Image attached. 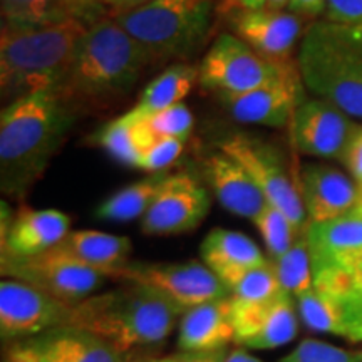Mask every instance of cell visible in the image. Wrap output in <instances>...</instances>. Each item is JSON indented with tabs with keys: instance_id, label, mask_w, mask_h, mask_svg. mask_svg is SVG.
Instances as JSON below:
<instances>
[{
	"instance_id": "cell-1",
	"label": "cell",
	"mask_w": 362,
	"mask_h": 362,
	"mask_svg": "<svg viewBox=\"0 0 362 362\" xmlns=\"http://www.w3.org/2000/svg\"><path fill=\"white\" fill-rule=\"evenodd\" d=\"M76 110L52 90L8 103L0 112V188L22 198L47 170L64 143Z\"/></svg>"
},
{
	"instance_id": "cell-2",
	"label": "cell",
	"mask_w": 362,
	"mask_h": 362,
	"mask_svg": "<svg viewBox=\"0 0 362 362\" xmlns=\"http://www.w3.org/2000/svg\"><path fill=\"white\" fill-rule=\"evenodd\" d=\"M151 59L112 17L93 22L81 37L57 93L78 107L117 101L138 83Z\"/></svg>"
},
{
	"instance_id": "cell-3",
	"label": "cell",
	"mask_w": 362,
	"mask_h": 362,
	"mask_svg": "<svg viewBox=\"0 0 362 362\" xmlns=\"http://www.w3.org/2000/svg\"><path fill=\"white\" fill-rule=\"evenodd\" d=\"M78 19L40 27H6L0 35V93L4 103L59 89L88 29Z\"/></svg>"
},
{
	"instance_id": "cell-4",
	"label": "cell",
	"mask_w": 362,
	"mask_h": 362,
	"mask_svg": "<svg viewBox=\"0 0 362 362\" xmlns=\"http://www.w3.org/2000/svg\"><path fill=\"white\" fill-rule=\"evenodd\" d=\"M183 312L163 293L129 284V287L90 296L72 305L66 325L94 334L124 354L133 347L168 337Z\"/></svg>"
},
{
	"instance_id": "cell-5",
	"label": "cell",
	"mask_w": 362,
	"mask_h": 362,
	"mask_svg": "<svg viewBox=\"0 0 362 362\" xmlns=\"http://www.w3.org/2000/svg\"><path fill=\"white\" fill-rule=\"evenodd\" d=\"M298 72L315 98L362 119V25L310 24L298 51Z\"/></svg>"
},
{
	"instance_id": "cell-6",
	"label": "cell",
	"mask_w": 362,
	"mask_h": 362,
	"mask_svg": "<svg viewBox=\"0 0 362 362\" xmlns=\"http://www.w3.org/2000/svg\"><path fill=\"white\" fill-rule=\"evenodd\" d=\"M215 0H153L115 16L153 62L187 59L198 51L211 25Z\"/></svg>"
},
{
	"instance_id": "cell-7",
	"label": "cell",
	"mask_w": 362,
	"mask_h": 362,
	"mask_svg": "<svg viewBox=\"0 0 362 362\" xmlns=\"http://www.w3.org/2000/svg\"><path fill=\"white\" fill-rule=\"evenodd\" d=\"M2 275L33 285L69 305L94 296L107 279L56 247L35 257L2 255Z\"/></svg>"
},
{
	"instance_id": "cell-8",
	"label": "cell",
	"mask_w": 362,
	"mask_h": 362,
	"mask_svg": "<svg viewBox=\"0 0 362 362\" xmlns=\"http://www.w3.org/2000/svg\"><path fill=\"white\" fill-rule=\"evenodd\" d=\"M220 151L233 158L264 192L267 202L292 221L298 233H305L307 211L298 189L274 146L248 134H232L220 141Z\"/></svg>"
},
{
	"instance_id": "cell-9",
	"label": "cell",
	"mask_w": 362,
	"mask_h": 362,
	"mask_svg": "<svg viewBox=\"0 0 362 362\" xmlns=\"http://www.w3.org/2000/svg\"><path fill=\"white\" fill-rule=\"evenodd\" d=\"M287 61H274L233 34H221L198 67V83L218 98L250 93L277 76Z\"/></svg>"
},
{
	"instance_id": "cell-10",
	"label": "cell",
	"mask_w": 362,
	"mask_h": 362,
	"mask_svg": "<svg viewBox=\"0 0 362 362\" xmlns=\"http://www.w3.org/2000/svg\"><path fill=\"white\" fill-rule=\"evenodd\" d=\"M112 279L153 288L183 310L230 297L228 287L205 264L197 260L181 264L128 262Z\"/></svg>"
},
{
	"instance_id": "cell-11",
	"label": "cell",
	"mask_w": 362,
	"mask_h": 362,
	"mask_svg": "<svg viewBox=\"0 0 362 362\" xmlns=\"http://www.w3.org/2000/svg\"><path fill=\"white\" fill-rule=\"evenodd\" d=\"M71 309L72 305L25 282L12 279L0 282V334L4 341L19 342L64 327Z\"/></svg>"
},
{
	"instance_id": "cell-12",
	"label": "cell",
	"mask_w": 362,
	"mask_h": 362,
	"mask_svg": "<svg viewBox=\"0 0 362 362\" xmlns=\"http://www.w3.org/2000/svg\"><path fill=\"white\" fill-rule=\"evenodd\" d=\"M293 144L300 153L324 160H344L359 131L349 115L320 98L304 99L292 116Z\"/></svg>"
},
{
	"instance_id": "cell-13",
	"label": "cell",
	"mask_w": 362,
	"mask_h": 362,
	"mask_svg": "<svg viewBox=\"0 0 362 362\" xmlns=\"http://www.w3.org/2000/svg\"><path fill=\"white\" fill-rule=\"evenodd\" d=\"M208 189L189 173L168 175L141 220L144 235H180L192 232L210 211Z\"/></svg>"
},
{
	"instance_id": "cell-14",
	"label": "cell",
	"mask_w": 362,
	"mask_h": 362,
	"mask_svg": "<svg viewBox=\"0 0 362 362\" xmlns=\"http://www.w3.org/2000/svg\"><path fill=\"white\" fill-rule=\"evenodd\" d=\"M296 298L282 292L264 304L230 298V315L235 329L233 342L248 349H277L293 341L298 332Z\"/></svg>"
},
{
	"instance_id": "cell-15",
	"label": "cell",
	"mask_w": 362,
	"mask_h": 362,
	"mask_svg": "<svg viewBox=\"0 0 362 362\" xmlns=\"http://www.w3.org/2000/svg\"><path fill=\"white\" fill-rule=\"evenodd\" d=\"M300 79L296 67L285 62L282 71L265 84L240 96L220 98V101L238 123L282 128L292 121L302 103Z\"/></svg>"
},
{
	"instance_id": "cell-16",
	"label": "cell",
	"mask_w": 362,
	"mask_h": 362,
	"mask_svg": "<svg viewBox=\"0 0 362 362\" xmlns=\"http://www.w3.org/2000/svg\"><path fill=\"white\" fill-rule=\"evenodd\" d=\"M11 347L34 362H124L123 354L103 339L67 325L12 342Z\"/></svg>"
},
{
	"instance_id": "cell-17",
	"label": "cell",
	"mask_w": 362,
	"mask_h": 362,
	"mask_svg": "<svg viewBox=\"0 0 362 362\" xmlns=\"http://www.w3.org/2000/svg\"><path fill=\"white\" fill-rule=\"evenodd\" d=\"M312 275L349 265L362 255V202L337 218L305 228Z\"/></svg>"
},
{
	"instance_id": "cell-18",
	"label": "cell",
	"mask_w": 362,
	"mask_h": 362,
	"mask_svg": "<svg viewBox=\"0 0 362 362\" xmlns=\"http://www.w3.org/2000/svg\"><path fill=\"white\" fill-rule=\"evenodd\" d=\"M300 192L309 223L337 218L362 202L359 185L327 165H307Z\"/></svg>"
},
{
	"instance_id": "cell-19",
	"label": "cell",
	"mask_w": 362,
	"mask_h": 362,
	"mask_svg": "<svg viewBox=\"0 0 362 362\" xmlns=\"http://www.w3.org/2000/svg\"><path fill=\"white\" fill-rule=\"evenodd\" d=\"M230 25L237 37L274 61H285L302 33L300 17L292 12L270 8L237 11Z\"/></svg>"
},
{
	"instance_id": "cell-20",
	"label": "cell",
	"mask_w": 362,
	"mask_h": 362,
	"mask_svg": "<svg viewBox=\"0 0 362 362\" xmlns=\"http://www.w3.org/2000/svg\"><path fill=\"white\" fill-rule=\"evenodd\" d=\"M203 170L208 187L230 214L253 221L269 203L243 166L225 153L220 151L208 156Z\"/></svg>"
},
{
	"instance_id": "cell-21",
	"label": "cell",
	"mask_w": 362,
	"mask_h": 362,
	"mask_svg": "<svg viewBox=\"0 0 362 362\" xmlns=\"http://www.w3.org/2000/svg\"><path fill=\"white\" fill-rule=\"evenodd\" d=\"M71 218L54 208H24L2 235V255L35 257L57 247L71 232Z\"/></svg>"
},
{
	"instance_id": "cell-22",
	"label": "cell",
	"mask_w": 362,
	"mask_h": 362,
	"mask_svg": "<svg viewBox=\"0 0 362 362\" xmlns=\"http://www.w3.org/2000/svg\"><path fill=\"white\" fill-rule=\"evenodd\" d=\"M235 329L230 315V297L205 302L185 310L180 320V352L228 349Z\"/></svg>"
},
{
	"instance_id": "cell-23",
	"label": "cell",
	"mask_w": 362,
	"mask_h": 362,
	"mask_svg": "<svg viewBox=\"0 0 362 362\" xmlns=\"http://www.w3.org/2000/svg\"><path fill=\"white\" fill-rule=\"evenodd\" d=\"M203 264L230 287L248 270L269 262L255 242L247 235L226 228H214L202 242Z\"/></svg>"
},
{
	"instance_id": "cell-24",
	"label": "cell",
	"mask_w": 362,
	"mask_h": 362,
	"mask_svg": "<svg viewBox=\"0 0 362 362\" xmlns=\"http://www.w3.org/2000/svg\"><path fill=\"white\" fill-rule=\"evenodd\" d=\"M81 264L103 272L112 279L116 272L128 264L133 243L128 237L112 235L98 230H74L56 247Z\"/></svg>"
},
{
	"instance_id": "cell-25",
	"label": "cell",
	"mask_w": 362,
	"mask_h": 362,
	"mask_svg": "<svg viewBox=\"0 0 362 362\" xmlns=\"http://www.w3.org/2000/svg\"><path fill=\"white\" fill-rule=\"evenodd\" d=\"M198 81V69L189 64H173L149 83L143 96L128 115L136 121H148L156 112L181 104Z\"/></svg>"
},
{
	"instance_id": "cell-26",
	"label": "cell",
	"mask_w": 362,
	"mask_h": 362,
	"mask_svg": "<svg viewBox=\"0 0 362 362\" xmlns=\"http://www.w3.org/2000/svg\"><path fill=\"white\" fill-rule=\"evenodd\" d=\"M146 121H136L128 112L103 126L96 134V143L112 158L124 165L138 166L143 153L155 143Z\"/></svg>"
},
{
	"instance_id": "cell-27",
	"label": "cell",
	"mask_w": 362,
	"mask_h": 362,
	"mask_svg": "<svg viewBox=\"0 0 362 362\" xmlns=\"http://www.w3.org/2000/svg\"><path fill=\"white\" fill-rule=\"evenodd\" d=\"M170 173H155L148 178L131 183L112 193L96 208V216L101 220L129 221L146 215Z\"/></svg>"
},
{
	"instance_id": "cell-28",
	"label": "cell",
	"mask_w": 362,
	"mask_h": 362,
	"mask_svg": "<svg viewBox=\"0 0 362 362\" xmlns=\"http://www.w3.org/2000/svg\"><path fill=\"white\" fill-rule=\"evenodd\" d=\"M277 272L280 287L285 293L293 298H298L302 293L314 287V275H312L310 252L307 245L305 233L297 238L293 247L277 260H270Z\"/></svg>"
},
{
	"instance_id": "cell-29",
	"label": "cell",
	"mask_w": 362,
	"mask_h": 362,
	"mask_svg": "<svg viewBox=\"0 0 362 362\" xmlns=\"http://www.w3.org/2000/svg\"><path fill=\"white\" fill-rule=\"evenodd\" d=\"M0 7L6 27H40L71 19L61 0H0Z\"/></svg>"
},
{
	"instance_id": "cell-30",
	"label": "cell",
	"mask_w": 362,
	"mask_h": 362,
	"mask_svg": "<svg viewBox=\"0 0 362 362\" xmlns=\"http://www.w3.org/2000/svg\"><path fill=\"white\" fill-rule=\"evenodd\" d=\"M262 238H264L270 260H277L284 253H287L300 237L292 221L285 216L279 208L267 203L260 215L253 220ZM304 235V233H302Z\"/></svg>"
},
{
	"instance_id": "cell-31",
	"label": "cell",
	"mask_w": 362,
	"mask_h": 362,
	"mask_svg": "<svg viewBox=\"0 0 362 362\" xmlns=\"http://www.w3.org/2000/svg\"><path fill=\"white\" fill-rule=\"evenodd\" d=\"M228 291L233 298L250 302V304L270 302L284 292L280 287L277 272H275L274 264L270 260L264 265L245 272L242 277L230 285Z\"/></svg>"
},
{
	"instance_id": "cell-32",
	"label": "cell",
	"mask_w": 362,
	"mask_h": 362,
	"mask_svg": "<svg viewBox=\"0 0 362 362\" xmlns=\"http://www.w3.org/2000/svg\"><path fill=\"white\" fill-rule=\"evenodd\" d=\"M193 112L185 103L156 112L146 121L149 131L155 138H175L187 141L193 129Z\"/></svg>"
},
{
	"instance_id": "cell-33",
	"label": "cell",
	"mask_w": 362,
	"mask_h": 362,
	"mask_svg": "<svg viewBox=\"0 0 362 362\" xmlns=\"http://www.w3.org/2000/svg\"><path fill=\"white\" fill-rule=\"evenodd\" d=\"M280 362H362V351H347L317 339H304Z\"/></svg>"
},
{
	"instance_id": "cell-34",
	"label": "cell",
	"mask_w": 362,
	"mask_h": 362,
	"mask_svg": "<svg viewBox=\"0 0 362 362\" xmlns=\"http://www.w3.org/2000/svg\"><path fill=\"white\" fill-rule=\"evenodd\" d=\"M185 141L175 138H156L155 143L143 153L136 168L149 171V173H163L175 165L183 153Z\"/></svg>"
},
{
	"instance_id": "cell-35",
	"label": "cell",
	"mask_w": 362,
	"mask_h": 362,
	"mask_svg": "<svg viewBox=\"0 0 362 362\" xmlns=\"http://www.w3.org/2000/svg\"><path fill=\"white\" fill-rule=\"evenodd\" d=\"M325 21L344 25H362V0H325Z\"/></svg>"
},
{
	"instance_id": "cell-36",
	"label": "cell",
	"mask_w": 362,
	"mask_h": 362,
	"mask_svg": "<svg viewBox=\"0 0 362 362\" xmlns=\"http://www.w3.org/2000/svg\"><path fill=\"white\" fill-rule=\"evenodd\" d=\"M61 2L71 17L83 21L88 25L107 17L98 0H61Z\"/></svg>"
},
{
	"instance_id": "cell-37",
	"label": "cell",
	"mask_w": 362,
	"mask_h": 362,
	"mask_svg": "<svg viewBox=\"0 0 362 362\" xmlns=\"http://www.w3.org/2000/svg\"><path fill=\"white\" fill-rule=\"evenodd\" d=\"M342 161L346 163L347 170L351 171L352 178L357 181L359 188H362V128H359L352 138Z\"/></svg>"
},
{
	"instance_id": "cell-38",
	"label": "cell",
	"mask_w": 362,
	"mask_h": 362,
	"mask_svg": "<svg viewBox=\"0 0 362 362\" xmlns=\"http://www.w3.org/2000/svg\"><path fill=\"white\" fill-rule=\"evenodd\" d=\"M288 12L296 13L298 17L315 19V17L324 16L325 0H291Z\"/></svg>"
},
{
	"instance_id": "cell-39",
	"label": "cell",
	"mask_w": 362,
	"mask_h": 362,
	"mask_svg": "<svg viewBox=\"0 0 362 362\" xmlns=\"http://www.w3.org/2000/svg\"><path fill=\"white\" fill-rule=\"evenodd\" d=\"M98 2L107 17H115L123 12H129L138 7L146 6V4L153 2V0H98Z\"/></svg>"
},
{
	"instance_id": "cell-40",
	"label": "cell",
	"mask_w": 362,
	"mask_h": 362,
	"mask_svg": "<svg viewBox=\"0 0 362 362\" xmlns=\"http://www.w3.org/2000/svg\"><path fill=\"white\" fill-rule=\"evenodd\" d=\"M319 274H336L339 277H342L346 282H349L352 287L359 288L362 291V255L359 259H356L354 262H351L349 265L342 267V269H336V270H325V272H319ZM317 275V274H314Z\"/></svg>"
},
{
	"instance_id": "cell-41",
	"label": "cell",
	"mask_w": 362,
	"mask_h": 362,
	"mask_svg": "<svg viewBox=\"0 0 362 362\" xmlns=\"http://www.w3.org/2000/svg\"><path fill=\"white\" fill-rule=\"evenodd\" d=\"M228 349L208 351V352H185L183 362H225Z\"/></svg>"
},
{
	"instance_id": "cell-42",
	"label": "cell",
	"mask_w": 362,
	"mask_h": 362,
	"mask_svg": "<svg viewBox=\"0 0 362 362\" xmlns=\"http://www.w3.org/2000/svg\"><path fill=\"white\" fill-rule=\"evenodd\" d=\"M225 362H264L260 359V357L253 356L248 352L245 347H233V349H230L226 352V357H225Z\"/></svg>"
},
{
	"instance_id": "cell-43",
	"label": "cell",
	"mask_w": 362,
	"mask_h": 362,
	"mask_svg": "<svg viewBox=\"0 0 362 362\" xmlns=\"http://www.w3.org/2000/svg\"><path fill=\"white\" fill-rule=\"evenodd\" d=\"M237 11H260L267 7V0H230Z\"/></svg>"
},
{
	"instance_id": "cell-44",
	"label": "cell",
	"mask_w": 362,
	"mask_h": 362,
	"mask_svg": "<svg viewBox=\"0 0 362 362\" xmlns=\"http://www.w3.org/2000/svg\"><path fill=\"white\" fill-rule=\"evenodd\" d=\"M288 6H291V0H267L265 8H270V11H284Z\"/></svg>"
},
{
	"instance_id": "cell-45",
	"label": "cell",
	"mask_w": 362,
	"mask_h": 362,
	"mask_svg": "<svg viewBox=\"0 0 362 362\" xmlns=\"http://www.w3.org/2000/svg\"><path fill=\"white\" fill-rule=\"evenodd\" d=\"M6 362H34L30 359H27V357H24L22 354H19L17 351H13L12 347H8L7 351V357H6Z\"/></svg>"
},
{
	"instance_id": "cell-46",
	"label": "cell",
	"mask_w": 362,
	"mask_h": 362,
	"mask_svg": "<svg viewBox=\"0 0 362 362\" xmlns=\"http://www.w3.org/2000/svg\"><path fill=\"white\" fill-rule=\"evenodd\" d=\"M185 352H176L173 356L161 357V359H149V361H141V362H183Z\"/></svg>"
},
{
	"instance_id": "cell-47",
	"label": "cell",
	"mask_w": 362,
	"mask_h": 362,
	"mask_svg": "<svg viewBox=\"0 0 362 362\" xmlns=\"http://www.w3.org/2000/svg\"><path fill=\"white\" fill-rule=\"evenodd\" d=\"M361 192H362V188H361Z\"/></svg>"
}]
</instances>
